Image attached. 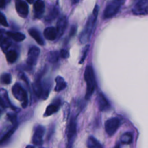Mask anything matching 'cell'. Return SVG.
<instances>
[{
  "label": "cell",
  "instance_id": "obj_20",
  "mask_svg": "<svg viewBox=\"0 0 148 148\" xmlns=\"http://www.w3.org/2000/svg\"><path fill=\"white\" fill-rule=\"evenodd\" d=\"M33 88L34 92L38 97H40L43 94V86H42L40 81L39 79L36 80L35 83L33 85Z\"/></svg>",
  "mask_w": 148,
  "mask_h": 148
},
{
  "label": "cell",
  "instance_id": "obj_26",
  "mask_svg": "<svg viewBox=\"0 0 148 148\" xmlns=\"http://www.w3.org/2000/svg\"><path fill=\"white\" fill-rule=\"evenodd\" d=\"M0 80H1V82H2L3 84L9 85V84L11 83V82H12V77H11V75L8 73L3 74V75L1 76Z\"/></svg>",
  "mask_w": 148,
  "mask_h": 148
},
{
  "label": "cell",
  "instance_id": "obj_30",
  "mask_svg": "<svg viewBox=\"0 0 148 148\" xmlns=\"http://www.w3.org/2000/svg\"><path fill=\"white\" fill-rule=\"evenodd\" d=\"M60 56L63 59H66V58L69 57V52L66 50H65V49H62L60 51Z\"/></svg>",
  "mask_w": 148,
  "mask_h": 148
},
{
  "label": "cell",
  "instance_id": "obj_11",
  "mask_svg": "<svg viewBox=\"0 0 148 148\" xmlns=\"http://www.w3.org/2000/svg\"><path fill=\"white\" fill-rule=\"evenodd\" d=\"M97 103H98V108L101 111H106L111 108V106L103 94L100 93L97 97Z\"/></svg>",
  "mask_w": 148,
  "mask_h": 148
},
{
  "label": "cell",
  "instance_id": "obj_12",
  "mask_svg": "<svg viewBox=\"0 0 148 148\" xmlns=\"http://www.w3.org/2000/svg\"><path fill=\"white\" fill-rule=\"evenodd\" d=\"M67 25V20L66 17H62L58 20L56 24V31H57V38L61 37L64 33Z\"/></svg>",
  "mask_w": 148,
  "mask_h": 148
},
{
  "label": "cell",
  "instance_id": "obj_33",
  "mask_svg": "<svg viewBox=\"0 0 148 148\" xmlns=\"http://www.w3.org/2000/svg\"><path fill=\"white\" fill-rule=\"evenodd\" d=\"M5 5V0H0V8H2Z\"/></svg>",
  "mask_w": 148,
  "mask_h": 148
},
{
  "label": "cell",
  "instance_id": "obj_4",
  "mask_svg": "<svg viewBox=\"0 0 148 148\" xmlns=\"http://www.w3.org/2000/svg\"><path fill=\"white\" fill-rule=\"evenodd\" d=\"M12 94L14 98H17L18 101H21L22 106L24 108H25L27 106V95L26 91L22 88L20 84L17 83L12 87Z\"/></svg>",
  "mask_w": 148,
  "mask_h": 148
},
{
  "label": "cell",
  "instance_id": "obj_3",
  "mask_svg": "<svg viewBox=\"0 0 148 148\" xmlns=\"http://www.w3.org/2000/svg\"><path fill=\"white\" fill-rule=\"evenodd\" d=\"M121 1L114 0L108 3L103 13V18L108 19L113 17L118 13L121 6Z\"/></svg>",
  "mask_w": 148,
  "mask_h": 148
},
{
  "label": "cell",
  "instance_id": "obj_36",
  "mask_svg": "<svg viewBox=\"0 0 148 148\" xmlns=\"http://www.w3.org/2000/svg\"><path fill=\"white\" fill-rule=\"evenodd\" d=\"M79 1V0H73V3L74 4H77V3Z\"/></svg>",
  "mask_w": 148,
  "mask_h": 148
},
{
  "label": "cell",
  "instance_id": "obj_15",
  "mask_svg": "<svg viewBox=\"0 0 148 148\" xmlns=\"http://www.w3.org/2000/svg\"><path fill=\"white\" fill-rule=\"evenodd\" d=\"M45 4L42 0H36L34 3V10L37 17L41 16L44 12Z\"/></svg>",
  "mask_w": 148,
  "mask_h": 148
},
{
  "label": "cell",
  "instance_id": "obj_24",
  "mask_svg": "<svg viewBox=\"0 0 148 148\" xmlns=\"http://www.w3.org/2000/svg\"><path fill=\"white\" fill-rule=\"evenodd\" d=\"M59 56H60V54H59V52L51 51L48 54V60H49L50 62H53V63H54V62H56V61H58Z\"/></svg>",
  "mask_w": 148,
  "mask_h": 148
},
{
  "label": "cell",
  "instance_id": "obj_35",
  "mask_svg": "<svg viewBox=\"0 0 148 148\" xmlns=\"http://www.w3.org/2000/svg\"><path fill=\"white\" fill-rule=\"evenodd\" d=\"M26 1H27V2L29 3V4H33V1H34V0H26Z\"/></svg>",
  "mask_w": 148,
  "mask_h": 148
},
{
  "label": "cell",
  "instance_id": "obj_9",
  "mask_svg": "<svg viewBox=\"0 0 148 148\" xmlns=\"http://www.w3.org/2000/svg\"><path fill=\"white\" fill-rule=\"evenodd\" d=\"M45 133L44 127L38 126L35 131L33 137V143L36 146L41 145L43 144V137Z\"/></svg>",
  "mask_w": 148,
  "mask_h": 148
},
{
  "label": "cell",
  "instance_id": "obj_16",
  "mask_svg": "<svg viewBox=\"0 0 148 148\" xmlns=\"http://www.w3.org/2000/svg\"><path fill=\"white\" fill-rule=\"evenodd\" d=\"M56 87H55V91L56 92H59V91L62 90L64 88H66V82H65V80L64 79L63 77L60 76H58L56 78Z\"/></svg>",
  "mask_w": 148,
  "mask_h": 148
},
{
  "label": "cell",
  "instance_id": "obj_27",
  "mask_svg": "<svg viewBox=\"0 0 148 148\" xmlns=\"http://www.w3.org/2000/svg\"><path fill=\"white\" fill-rule=\"evenodd\" d=\"M58 13H59V12H58L57 8L52 9L51 11L50 12L47 14V16H46V20H53V19H54L55 17L58 15Z\"/></svg>",
  "mask_w": 148,
  "mask_h": 148
},
{
  "label": "cell",
  "instance_id": "obj_37",
  "mask_svg": "<svg viewBox=\"0 0 148 148\" xmlns=\"http://www.w3.org/2000/svg\"><path fill=\"white\" fill-rule=\"evenodd\" d=\"M117 1H121V2H122V1H124V0H117Z\"/></svg>",
  "mask_w": 148,
  "mask_h": 148
},
{
  "label": "cell",
  "instance_id": "obj_14",
  "mask_svg": "<svg viewBox=\"0 0 148 148\" xmlns=\"http://www.w3.org/2000/svg\"><path fill=\"white\" fill-rule=\"evenodd\" d=\"M28 32L30 36H32L38 44L41 45V46L44 45V40H43V38H42L41 35L40 34L38 30H37L35 28H30Z\"/></svg>",
  "mask_w": 148,
  "mask_h": 148
},
{
  "label": "cell",
  "instance_id": "obj_1",
  "mask_svg": "<svg viewBox=\"0 0 148 148\" xmlns=\"http://www.w3.org/2000/svg\"><path fill=\"white\" fill-rule=\"evenodd\" d=\"M98 11H99V7H98V5H96L94 8L92 14L89 17L85 26V28H84L82 33L79 36V41L82 43H87L90 39L92 32H93L94 28H95Z\"/></svg>",
  "mask_w": 148,
  "mask_h": 148
},
{
  "label": "cell",
  "instance_id": "obj_32",
  "mask_svg": "<svg viewBox=\"0 0 148 148\" xmlns=\"http://www.w3.org/2000/svg\"><path fill=\"white\" fill-rule=\"evenodd\" d=\"M0 106L2 107V108H6L7 107V105L5 104V101L1 97H0Z\"/></svg>",
  "mask_w": 148,
  "mask_h": 148
},
{
  "label": "cell",
  "instance_id": "obj_19",
  "mask_svg": "<svg viewBox=\"0 0 148 148\" xmlns=\"http://www.w3.org/2000/svg\"><path fill=\"white\" fill-rule=\"evenodd\" d=\"M87 147L89 148L102 147L103 145L93 137H90L87 141Z\"/></svg>",
  "mask_w": 148,
  "mask_h": 148
},
{
  "label": "cell",
  "instance_id": "obj_38",
  "mask_svg": "<svg viewBox=\"0 0 148 148\" xmlns=\"http://www.w3.org/2000/svg\"><path fill=\"white\" fill-rule=\"evenodd\" d=\"M17 1H18V0H17Z\"/></svg>",
  "mask_w": 148,
  "mask_h": 148
},
{
  "label": "cell",
  "instance_id": "obj_21",
  "mask_svg": "<svg viewBox=\"0 0 148 148\" xmlns=\"http://www.w3.org/2000/svg\"><path fill=\"white\" fill-rule=\"evenodd\" d=\"M16 129H17V124H16V126H14V127H12V128L11 130L8 132L6 133V134L3 136L2 138L0 140V145L3 144V143H5L6 141H7V140H8L9 139L12 137V135L14 134V132H15Z\"/></svg>",
  "mask_w": 148,
  "mask_h": 148
},
{
  "label": "cell",
  "instance_id": "obj_34",
  "mask_svg": "<svg viewBox=\"0 0 148 148\" xmlns=\"http://www.w3.org/2000/svg\"><path fill=\"white\" fill-rule=\"evenodd\" d=\"M3 32H4V30H0V41H1V39H2Z\"/></svg>",
  "mask_w": 148,
  "mask_h": 148
},
{
  "label": "cell",
  "instance_id": "obj_17",
  "mask_svg": "<svg viewBox=\"0 0 148 148\" xmlns=\"http://www.w3.org/2000/svg\"><path fill=\"white\" fill-rule=\"evenodd\" d=\"M7 35L10 38L13 39L17 42H21L25 40V36L21 33H13V32H7Z\"/></svg>",
  "mask_w": 148,
  "mask_h": 148
},
{
  "label": "cell",
  "instance_id": "obj_31",
  "mask_svg": "<svg viewBox=\"0 0 148 148\" xmlns=\"http://www.w3.org/2000/svg\"><path fill=\"white\" fill-rule=\"evenodd\" d=\"M76 30H77L76 26H72V29H71V31H70V36H75V33H76Z\"/></svg>",
  "mask_w": 148,
  "mask_h": 148
},
{
  "label": "cell",
  "instance_id": "obj_13",
  "mask_svg": "<svg viewBox=\"0 0 148 148\" xmlns=\"http://www.w3.org/2000/svg\"><path fill=\"white\" fill-rule=\"evenodd\" d=\"M43 34L45 38L49 40H53L57 38V31L53 27H49L45 29Z\"/></svg>",
  "mask_w": 148,
  "mask_h": 148
},
{
  "label": "cell",
  "instance_id": "obj_28",
  "mask_svg": "<svg viewBox=\"0 0 148 148\" xmlns=\"http://www.w3.org/2000/svg\"><path fill=\"white\" fill-rule=\"evenodd\" d=\"M0 24H1V25L4 26V27H7V26H8L7 19H6L5 16H4L1 12H0Z\"/></svg>",
  "mask_w": 148,
  "mask_h": 148
},
{
  "label": "cell",
  "instance_id": "obj_5",
  "mask_svg": "<svg viewBox=\"0 0 148 148\" xmlns=\"http://www.w3.org/2000/svg\"><path fill=\"white\" fill-rule=\"evenodd\" d=\"M120 124L121 122L118 118L109 119L105 123L106 132L110 137H111L116 132L118 129L119 128Z\"/></svg>",
  "mask_w": 148,
  "mask_h": 148
},
{
  "label": "cell",
  "instance_id": "obj_22",
  "mask_svg": "<svg viewBox=\"0 0 148 148\" xmlns=\"http://www.w3.org/2000/svg\"><path fill=\"white\" fill-rule=\"evenodd\" d=\"M7 60L9 63H14L17 59V53L15 51H10L7 53Z\"/></svg>",
  "mask_w": 148,
  "mask_h": 148
},
{
  "label": "cell",
  "instance_id": "obj_25",
  "mask_svg": "<svg viewBox=\"0 0 148 148\" xmlns=\"http://www.w3.org/2000/svg\"><path fill=\"white\" fill-rule=\"evenodd\" d=\"M11 40H10L9 38H4V39H1V44H0V46H1V49H3L4 51H7V49H9L10 46H11Z\"/></svg>",
  "mask_w": 148,
  "mask_h": 148
},
{
  "label": "cell",
  "instance_id": "obj_7",
  "mask_svg": "<svg viewBox=\"0 0 148 148\" xmlns=\"http://www.w3.org/2000/svg\"><path fill=\"white\" fill-rule=\"evenodd\" d=\"M132 12L137 15L148 14V0H139L133 7Z\"/></svg>",
  "mask_w": 148,
  "mask_h": 148
},
{
  "label": "cell",
  "instance_id": "obj_23",
  "mask_svg": "<svg viewBox=\"0 0 148 148\" xmlns=\"http://www.w3.org/2000/svg\"><path fill=\"white\" fill-rule=\"evenodd\" d=\"M121 142L123 144H131L132 142V134L131 133H125L121 137Z\"/></svg>",
  "mask_w": 148,
  "mask_h": 148
},
{
  "label": "cell",
  "instance_id": "obj_6",
  "mask_svg": "<svg viewBox=\"0 0 148 148\" xmlns=\"http://www.w3.org/2000/svg\"><path fill=\"white\" fill-rule=\"evenodd\" d=\"M77 133V123L75 118H72L69 121L67 128V140L68 147H72Z\"/></svg>",
  "mask_w": 148,
  "mask_h": 148
},
{
  "label": "cell",
  "instance_id": "obj_29",
  "mask_svg": "<svg viewBox=\"0 0 148 148\" xmlns=\"http://www.w3.org/2000/svg\"><path fill=\"white\" fill-rule=\"evenodd\" d=\"M89 47H90L89 45H87V46H85V49H84L83 54H82V58H81L80 62H79V63H80V64H82V63H83V62H84V60H85V58H86L87 54H88V49H89Z\"/></svg>",
  "mask_w": 148,
  "mask_h": 148
},
{
  "label": "cell",
  "instance_id": "obj_10",
  "mask_svg": "<svg viewBox=\"0 0 148 148\" xmlns=\"http://www.w3.org/2000/svg\"><path fill=\"white\" fill-rule=\"evenodd\" d=\"M16 10H17V13H18L19 15L22 17H26L28 14V6L26 4L25 1H20V0H18V1L16 2L15 4Z\"/></svg>",
  "mask_w": 148,
  "mask_h": 148
},
{
  "label": "cell",
  "instance_id": "obj_18",
  "mask_svg": "<svg viewBox=\"0 0 148 148\" xmlns=\"http://www.w3.org/2000/svg\"><path fill=\"white\" fill-rule=\"evenodd\" d=\"M59 103H53V104H51V105L48 106V107L46 108V111H45L44 114V116H49L52 115V114H54L55 112L59 110Z\"/></svg>",
  "mask_w": 148,
  "mask_h": 148
},
{
  "label": "cell",
  "instance_id": "obj_2",
  "mask_svg": "<svg viewBox=\"0 0 148 148\" xmlns=\"http://www.w3.org/2000/svg\"><path fill=\"white\" fill-rule=\"evenodd\" d=\"M84 77H85V80L87 84L85 98L88 100L92 96L95 88V74H94V71L92 66H90V65L87 66L85 71V74H84Z\"/></svg>",
  "mask_w": 148,
  "mask_h": 148
},
{
  "label": "cell",
  "instance_id": "obj_8",
  "mask_svg": "<svg viewBox=\"0 0 148 148\" xmlns=\"http://www.w3.org/2000/svg\"><path fill=\"white\" fill-rule=\"evenodd\" d=\"M40 49L38 47H36V46H33V47L30 48L28 51V53H27V64H29L30 66H33V65L36 64L38 56L40 55Z\"/></svg>",
  "mask_w": 148,
  "mask_h": 148
}]
</instances>
